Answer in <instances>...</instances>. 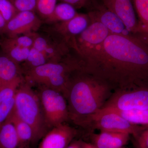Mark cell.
<instances>
[{
	"instance_id": "obj_1",
	"label": "cell",
	"mask_w": 148,
	"mask_h": 148,
	"mask_svg": "<svg viewBox=\"0 0 148 148\" xmlns=\"http://www.w3.org/2000/svg\"><path fill=\"white\" fill-rule=\"evenodd\" d=\"M81 58L82 71L110 88L148 89V44L134 35L110 34Z\"/></svg>"
},
{
	"instance_id": "obj_2",
	"label": "cell",
	"mask_w": 148,
	"mask_h": 148,
	"mask_svg": "<svg viewBox=\"0 0 148 148\" xmlns=\"http://www.w3.org/2000/svg\"><path fill=\"white\" fill-rule=\"evenodd\" d=\"M110 88L97 78L82 71L76 73L69 84L66 99L69 119L82 127L106 103Z\"/></svg>"
},
{
	"instance_id": "obj_3",
	"label": "cell",
	"mask_w": 148,
	"mask_h": 148,
	"mask_svg": "<svg viewBox=\"0 0 148 148\" xmlns=\"http://www.w3.org/2000/svg\"><path fill=\"white\" fill-rule=\"evenodd\" d=\"M31 85L25 79L19 85L15 94L14 111L32 127L37 141L50 129L46 122L38 94Z\"/></svg>"
},
{
	"instance_id": "obj_4",
	"label": "cell",
	"mask_w": 148,
	"mask_h": 148,
	"mask_svg": "<svg viewBox=\"0 0 148 148\" xmlns=\"http://www.w3.org/2000/svg\"><path fill=\"white\" fill-rule=\"evenodd\" d=\"M82 67L80 57L74 53L59 62H50L28 71L24 73V79L31 84L45 86L60 77L71 76L82 71Z\"/></svg>"
},
{
	"instance_id": "obj_5",
	"label": "cell",
	"mask_w": 148,
	"mask_h": 148,
	"mask_svg": "<svg viewBox=\"0 0 148 148\" xmlns=\"http://www.w3.org/2000/svg\"><path fill=\"white\" fill-rule=\"evenodd\" d=\"M39 86L37 93L46 122L49 129L65 123L69 119L66 98L57 90L45 86Z\"/></svg>"
},
{
	"instance_id": "obj_6",
	"label": "cell",
	"mask_w": 148,
	"mask_h": 148,
	"mask_svg": "<svg viewBox=\"0 0 148 148\" xmlns=\"http://www.w3.org/2000/svg\"><path fill=\"white\" fill-rule=\"evenodd\" d=\"M92 123L100 131L127 133L136 138L147 127L131 123L120 115L112 112H97L90 117L87 126Z\"/></svg>"
},
{
	"instance_id": "obj_7",
	"label": "cell",
	"mask_w": 148,
	"mask_h": 148,
	"mask_svg": "<svg viewBox=\"0 0 148 148\" xmlns=\"http://www.w3.org/2000/svg\"><path fill=\"white\" fill-rule=\"evenodd\" d=\"M148 109V89L119 90L99 110L127 111Z\"/></svg>"
},
{
	"instance_id": "obj_8",
	"label": "cell",
	"mask_w": 148,
	"mask_h": 148,
	"mask_svg": "<svg viewBox=\"0 0 148 148\" xmlns=\"http://www.w3.org/2000/svg\"><path fill=\"white\" fill-rule=\"evenodd\" d=\"M33 47L44 53L49 62L62 61L75 51L65 40L51 30L46 34L37 33Z\"/></svg>"
},
{
	"instance_id": "obj_9",
	"label": "cell",
	"mask_w": 148,
	"mask_h": 148,
	"mask_svg": "<svg viewBox=\"0 0 148 148\" xmlns=\"http://www.w3.org/2000/svg\"><path fill=\"white\" fill-rule=\"evenodd\" d=\"M110 34L103 24L91 21L87 28L76 38L75 51L81 58H82L103 43Z\"/></svg>"
},
{
	"instance_id": "obj_10",
	"label": "cell",
	"mask_w": 148,
	"mask_h": 148,
	"mask_svg": "<svg viewBox=\"0 0 148 148\" xmlns=\"http://www.w3.org/2000/svg\"><path fill=\"white\" fill-rule=\"evenodd\" d=\"M90 22L88 14L78 13L69 21L53 24L50 30L65 40L75 51L76 38L87 28Z\"/></svg>"
},
{
	"instance_id": "obj_11",
	"label": "cell",
	"mask_w": 148,
	"mask_h": 148,
	"mask_svg": "<svg viewBox=\"0 0 148 148\" xmlns=\"http://www.w3.org/2000/svg\"><path fill=\"white\" fill-rule=\"evenodd\" d=\"M41 20L34 12H19L6 24L4 34L9 38L29 33H36L42 25Z\"/></svg>"
},
{
	"instance_id": "obj_12",
	"label": "cell",
	"mask_w": 148,
	"mask_h": 148,
	"mask_svg": "<svg viewBox=\"0 0 148 148\" xmlns=\"http://www.w3.org/2000/svg\"><path fill=\"white\" fill-rule=\"evenodd\" d=\"M103 5L118 16L130 33L139 38V25L131 0H102Z\"/></svg>"
},
{
	"instance_id": "obj_13",
	"label": "cell",
	"mask_w": 148,
	"mask_h": 148,
	"mask_svg": "<svg viewBox=\"0 0 148 148\" xmlns=\"http://www.w3.org/2000/svg\"><path fill=\"white\" fill-rule=\"evenodd\" d=\"M76 134V130L68 125H59L49 130L38 148H66Z\"/></svg>"
},
{
	"instance_id": "obj_14",
	"label": "cell",
	"mask_w": 148,
	"mask_h": 148,
	"mask_svg": "<svg viewBox=\"0 0 148 148\" xmlns=\"http://www.w3.org/2000/svg\"><path fill=\"white\" fill-rule=\"evenodd\" d=\"M90 21H98L108 29L110 34L129 36L128 32L121 19L104 5L99 6L88 14Z\"/></svg>"
},
{
	"instance_id": "obj_15",
	"label": "cell",
	"mask_w": 148,
	"mask_h": 148,
	"mask_svg": "<svg viewBox=\"0 0 148 148\" xmlns=\"http://www.w3.org/2000/svg\"><path fill=\"white\" fill-rule=\"evenodd\" d=\"M24 78L0 87V126L8 119L13 112L16 90Z\"/></svg>"
},
{
	"instance_id": "obj_16",
	"label": "cell",
	"mask_w": 148,
	"mask_h": 148,
	"mask_svg": "<svg viewBox=\"0 0 148 148\" xmlns=\"http://www.w3.org/2000/svg\"><path fill=\"white\" fill-rule=\"evenodd\" d=\"M129 134L101 131L92 135V144L95 148H121L126 145L130 138Z\"/></svg>"
},
{
	"instance_id": "obj_17",
	"label": "cell",
	"mask_w": 148,
	"mask_h": 148,
	"mask_svg": "<svg viewBox=\"0 0 148 148\" xmlns=\"http://www.w3.org/2000/svg\"><path fill=\"white\" fill-rule=\"evenodd\" d=\"M21 66L2 51L0 53V87L24 78Z\"/></svg>"
},
{
	"instance_id": "obj_18",
	"label": "cell",
	"mask_w": 148,
	"mask_h": 148,
	"mask_svg": "<svg viewBox=\"0 0 148 148\" xmlns=\"http://www.w3.org/2000/svg\"><path fill=\"white\" fill-rule=\"evenodd\" d=\"M0 148H27L21 144L9 118L0 126Z\"/></svg>"
},
{
	"instance_id": "obj_19",
	"label": "cell",
	"mask_w": 148,
	"mask_h": 148,
	"mask_svg": "<svg viewBox=\"0 0 148 148\" xmlns=\"http://www.w3.org/2000/svg\"><path fill=\"white\" fill-rule=\"evenodd\" d=\"M9 118L14 125L20 142L25 147L27 148L29 143L37 142L34 131L32 127L20 119L14 110Z\"/></svg>"
},
{
	"instance_id": "obj_20",
	"label": "cell",
	"mask_w": 148,
	"mask_h": 148,
	"mask_svg": "<svg viewBox=\"0 0 148 148\" xmlns=\"http://www.w3.org/2000/svg\"><path fill=\"white\" fill-rule=\"evenodd\" d=\"M0 46L3 53L20 65L26 61L31 49L14 44L8 38L0 42Z\"/></svg>"
},
{
	"instance_id": "obj_21",
	"label": "cell",
	"mask_w": 148,
	"mask_h": 148,
	"mask_svg": "<svg viewBox=\"0 0 148 148\" xmlns=\"http://www.w3.org/2000/svg\"><path fill=\"white\" fill-rule=\"evenodd\" d=\"M138 16L139 38L148 44V0H133Z\"/></svg>"
},
{
	"instance_id": "obj_22",
	"label": "cell",
	"mask_w": 148,
	"mask_h": 148,
	"mask_svg": "<svg viewBox=\"0 0 148 148\" xmlns=\"http://www.w3.org/2000/svg\"><path fill=\"white\" fill-rule=\"evenodd\" d=\"M77 13L73 6L68 3H61L56 4L51 14L46 18L45 21L51 24L64 22L73 18Z\"/></svg>"
},
{
	"instance_id": "obj_23",
	"label": "cell",
	"mask_w": 148,
	"mask_h": 148,
	"mask_svg": "<svg viewBox=\"0 0 148 148\" xmlns=\"http://www.w3.org/2000/svg\"><path fill=\"white\" fill-rule=\"evenodd\" d=\"M48 63L50 62L45 54L33 47L30 49L27 59L20 66L24 74L28 71Z\"/></svg>"
},
{
	"instance_id": "obj_24",
	"label": "cell",
	"mask_w": 148,
	"mask_h": 148,
	"mask_svg": "<svg viewBox=\"0 0 148 148\" xmlns=\"http://www.w3.org/2000/svg\"><path fill=\"white\" fill-rule=\"evenodd\" d=\"M98 112H112L118 114L133 124L148 126V109L127 111L99 110Z\"/></svg>"
},
{
	"instance_id": "obj_25",
	"label": "cell",
	"mask_w": 148,
	"mask_h": 148,
	"mask_svg": "<svg viewBox=\"0 0 148 148\" xmlns=\"http://www.w3.org/2000/svg\"><path fill=\"white\" fill-rule=\"evenodd\" d=\"M37 34V32L29 33L12 38H7L12 42L14 44L21 47L32 48L34 44Z\"/></svg>"
},
{
	"instance_id": "obj_26",
	"label": "cell",
	"mask_w": 148,
	"mask_h": 148,
	"mask_svg": "<svg viewBox=\"0 0 148 148\" xmlns=\"http://www.w3.org/2000/svg\"><path fill=\"white\" fill-rule=\"evenodd\" d=\"M18 12L13 2L10 0H0V13L7 23Z\"/></svg>"
},
{
	"instance_id": "obj_27",
	"label": "cell",
	"mask_w": 148,
	"mask_h": 148,
	"mask_svg": "<svg viewBox=\"0 0 148 148\" xmlns=\"http://www.w3.org/2000/svg\"><path fill=\"white\" fill-rule=\"evenodd\" d=\"M56 2L57 0H36V10L45 19L52 13Z\"/></svg>"
},
{
	"instance_id": "obj_28",
	"label": "cell",
	"mask_w": 148,
	"mask_h": 148,
	"mask_svg": "<svg viewBox=\"0 0 148 148\" xmlns=\"http://www.w3.org/2000/svg\"><path fill=\"white\" fill-rule=\"evenodd\" d=\"M12 2L18 12L36 10V0H13Z\"/></svg>"
},
{
	"instance_id": "obj_29",
	"label": "cell",
	"mask_w": 148,
	"mask_h": 148,
	"mask_svg": "<svg viewBox=\"0 0 148 148\" xmlns=\"http://www.w3.org/2000/svg\"><path fill=\"white\" fill-rule=\"evenodd\" d=\"M137 139L138 148H148V126L141 132Z\"/></svg>"
},
{
	"instance_id": "obj_30",
	"label": "cell",
	"mask_w": 148,
	"mask_h": 148,
	"mask_svg": "<svg viewBox=\"0 0 148 148\" xmlns=\"http://www.w3.org/2000/svg\"><path fill=\"white\" fill-rule=\"evenodd\" d=\"M63 2L68 3L75 8H80L89 4L91 0H61Z\"/></svg>"
},
{
	"instance_id": "obj_31",
	"label": "cell",
	"mask_w": 148,
	"mask_h": 148,
	"mask_svg": "<svg viewBox=\"0 0 148 148\" xmlns=\"http://www.w3.org/2000/svg\"><path fill=\"white\" fill-rule=\"evenodd\" d=\"M66 148H83V142L80 141H75L70 143Z\"/></svg>"
},
{
	"instance_id": "obj_32",
	"label": "cell",
	"mask_w": 148,
	"mask_h": 148,
	"mask_svg": "<svg viewBox=\"0 0 148 148\" xmlns=\"http://www.w3.org/2000/svg\"><path fill=\"white\" fill-rule=\"evenodd\" d=\"M7 22L0 13V34H4Z\"/></svg>"
},
{
	"instance_id": "obj_33",
	"label": "cell",
	"mask_w": 148,
	"mask_h": 148,
	"mask_svg": "<svg viewBox=\"0 0 148 148\" xmlns=\"http://www.w3.org/2000/svg\"><path fill=\"white\" fill-rule=\"evenodd\" d=\"M83 148H95L92 144L83 142Z\"/></svg>"
},
{
	"instance_id": "obj_34",
	"label": "cell",
	"mask_w": 148,
	"mask_h": 148,
	"mask_svg": "<svg viewBox=\"0 0 148 148\" xmlns=\"http://www.w3.org/2000/svg\"></svg>"
}]
</instances>
